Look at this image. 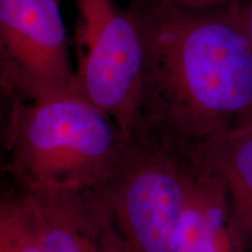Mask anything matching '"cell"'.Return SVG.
Listing matches in <instances>:
<instances>
[{"instance_id": "1", "label": "cell", "mask_w": 252, "mask_h": 252, "mask_svg": "<svg viewBox=\"0 0 252 252\" xmlns=\"http://www.w3.org/2000/svg\"><path fill=\"white\" fill-rule=\"evenodd\" d=\"M144 42L141 127L135 138L189 158L252 116V46L241 0L213 8L131 0Z\"/></svg>"}, {"instance_id": "2", "label": "cell", "mask_w": 252, "mask_h": 252, "mask_svg": "<svg viewBox=\"0 0 252 252\" xmlns=\"http://www.w3.org/2000/svg\"><path fill=\"white\" fill-rule=\"evenodd\" d=\"M127 139L110 116L77 94L9 100L2 172L30 193H87L111 178Z\"/></svg>"}, {"instance_id": "3", "label": "cell", "mask_w": 252, "mask_h": 252, "mask_svg": "<svg viewBox=\"0 0 252 252\" xmlns=\"http://www.w3.org/2000/svg\"><path fill=\"white\" fill-rule=\"evenodd\" d=\"M185 190L186 158L128 138L111 178L87 191L105 251L175 252Z\"/></svg>"}, {"instance_id": "4", "label": "cell", "mask_w": 252, "mask_h": 252, "mask_svg": "<svg viewBox=\"0 0 252 252\" xmlns=\"http://www.w3.org/2000/svg\"><path fill=\"white\" fill-rule=\"evenodd\" d=\"M74 93L110 116L125 138L141 127L144 42L130 7L76 0Z\"/></svg>"}, {"instance_id": "5", "label": "cell", "mask_w": 252, "mask_h": 252, "mask_svg": "<svg viewBox=\"0 0 252 252\" xmlns=\"http://www.w3.org/2000/svg\"><path fill=\"white\" fill-rule=\"evenodd\" d=\"M60 0H0V88L8 100L75 94Z\"/></svg>"}, {"instance_id": "6", "label": "cell", "mask_w": 252, "mask_h": 252, "mask_svg": "<svg viewBox=\"0 0 252 252\" xmlns=\"http://www.w3.org/2000/svg\"><path fill=\"white\" fill-rule=\"evenodd\" d=\"M175 252H248L224 184L194 156L186 158L185 202L176 230Z\"/></svg>"}, {"instance_id": "7", "label": "cell", "mask_w": 252, "mask_h": 252, "mask_svg": "<svg viewBox=\"0 0 252 252\" xmlns=\"http://www.w3.org/2000/svg\"><path fill=\"white\" fill-rule=\"evenodd\" d=\"M193 156L223 181L236 225L252 252V118L208 138Z\"/></svg>"}, {"instance_id": "8", "label": "cell", "mask_w": 252, "mask_h": 252, "mask_svg": "<svg viewBox=\"0 0 252 252\" xmlns=\"http://www.w3.org/2000/svg\"><path fill=\"white\" fill-rule=\"evenodd\" d=\"M31 194L42 215L43 252H106L102 228L87 193Z\"/></svg>"}, {"instance_id": "9", "label": "cell", "mask_w": 252, "mask_h": 252, "mask_svg": "<svg viewBox=\"0 0 252 252\" xmlns=\"http://www.w3.org/2000/svg\"><path fill=\"white\" fill-rule=\"evenodd\" d=\"M42 215L36 198L18 188L0 202V252H43Z\"/></svg>"}, {"instance_id": "10", "label": "cell", "mask_w": 252, "mask_h": 252, "mask_svg": "<svg viewBox=\"0 0 252 252\" xmlns=\"http://www.w3.org/2000/svg\"><path fill=\"white\" fill-rule=\"evenodd\" d=\"M162 1L174 2V4L195 8H213L232 4V2L238 1V0H162Z\"/></svg>"}, {"instance_id": "11", "label": "cell", "mask_w": 252, "mask_h": 252, "mask_svg": "<svg viewBox=\"0 0 252 252\" xmlns=\"http://www.w3.org/2000/svg\"><path fill=\"white\" fill-rule=\"evenodd\" d=\"M241 15L245 33L252 46V0H241Z\"/></svg>"}, {"instance_id": "12", "label": "cell", "mask_w": 252, "mask_h": 252, "mask_svg": "<svg viewBox=\"0 0 252 252\" xmlns=\"http://www.w3.org/2000/svg\"><path fill=\"white\" fill-rule=\"evenodd\" d=\"M250 118H252V116H251V117H250ZM248 119H249V118H248Z\"/></svg>"}, {"instance_id": "13", "label": "cell", "mask_w": 252, "mask_h": 252, "mask_svg": "<svg viewBox=\"0 0 252 252\" xmlns=\"http://www.w3.org/2000/svg\"><path fill=\"white\" fill-rule=\"evenodd\" d=\"M60 1H61V0H60Z\"/></svg>"}]
</instances>
